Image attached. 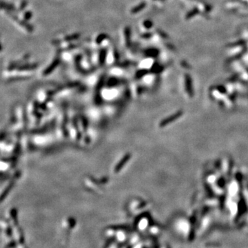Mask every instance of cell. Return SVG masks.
Here are the masks:
<instances>
[{"label":"cell","instance_id":"cell-1","mask_svg":"<svg viewBox=\"0 0 248 248\" xmlns=\"http://www.w3.org/2000/svg\"><path fill=\"white\" fill-rule=\"evenodd\" d=\"M58 64H59V59H56L54 61V62H53V64L50 65V66H49L48 68L44 71V74H48L50 73V72H51V71H53V70L55 68L56 66L58 65Z\"/></svg>","mask_w":248,"mask_h":248},{"label":"cell","instance_id":"cell-2","mask_svg":"<svg viewBox=\"0 0 248 248\" xmlns=\"http://www.w3.org/2000/svg\"><path fill=\"white\" fill-rule=\"evenodd\" d=\"M37 64H28L26 65H23V66H21L19 68V70H30V69H34L37 67Z\"/></svg>","mask_w":248,"mask_h":248},{"label":"cell","instance_id":"cell-3","mask_svg":"<svg viewBox=\"0 0 248 248\" xmlns=\"http://www.w3.org/2000/svg\"><path fill=\"white\" fill-rule=\"evenodd\" d=\"M101 56H100V58H99V59H100V62H101V64H103V63L104 62V60H105V59H106V51L105 50H104V49H103V50L101 51Z\"/></svg>","mask_w":248,"mask_h":248},{"label":"cell","instance_id":"cell-4","mask_svg":"<svg viewBox=\"0 0 248 248\" xmlns=\"http://www.w3.org/2000/svg\"><path fill=\"white\" fill-rule=\"evenodd\" d=\"M30 17H31V13H28L26 14L25 17H26V20H29V19L30 18Z\"/></svg>","mask_w":248,"mask_h":248}]
</instances>
